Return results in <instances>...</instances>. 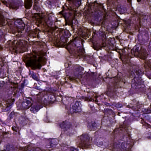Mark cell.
<instances>
[{"label": "cell", "mask_w": 151, "mask_h": 151, "mask_svg": "<svg viewBox=\"0 0 151 151\" xmlns=\"http://www.w3.org/2000/svg\"><path fill=\"white\" fill-rule=\"evenodd\" d=\"M106 13L103 4L94 1L86 4L83 12V17L86 22L91 25L99 26L102 24Z\"/></svg>", "instance_id": "obj_1"}, {"label": "cell", "mask_w": 151, "mask_h": 151, "mask_svg": "<svg viewBox=\"0 0 151 151\" xmlns=\"http://www.w3.org/2000/svg\"><path fill=\"white\" fill-rule=\"evenodd\" d=\"M22 58L26 67L33 70L40 69L46 64L47 61L44 56L39 55L32 51L24 54Z\"/></svg>", "instance_id": "obj_2"}, {"label": "cell", "mask_w": 151, "mask_h": 151, "mask_svg": "<svg viewBox=\"0 0 151 151\" xmlns=\"http://www.w3.org/2000/svg\"><path fill=\"white\" fill-rule=\"evenodd\" d=\"M29 46L27 41L22 40L9 41L5 44L7 50L14 54L22 53L28 51Z\"/></svg>", "instance_id": "obj_3"}, {"label": "cell", "mask_w": 151, "mask_h": 151, "mask_svg": "<svg viewBox=\"0 0 151 151\" xmlns=\"http://www.w3.org/2000/svg\"><path fill=\"white\" fill-rule=\"evenodd\" d=\"M83 41L80 37L73 38L67 46L70 47L68 49L69 52L74 57H81L84 56L85 51L83 47Z\"/></svg>", "instance_id": "obj_4"}, {"label": "cell", "mask_w": 151, "mask_h": 151, "mask_svg": "<svg viewBox=\"0 0 151 151\" xmlns=\"http://www.w3.org/2000/svg\"><path fill=\"white\" fill-rule=\"evenodd\" d=\"M117 17L116 14L111 9L106 12L102 24L103 27L106 32L109 33L112 32L117 27Z\"/></svg>", "instance_id": "obj_5"}, {"label": "cell", "mask_w": 151, "mask_h": 151, "mask_svg": "<svg viewBox=\"0 0 151 151\" xmlns=\"http://www.w3.org/2000/svg\"><path fill=\"white\" fill-rule=\"evenodd\" d=\"M92 37L89 40L92 47L98 50L105 47L106 40V35L102 31H95L93 32Z\"/></svg>", "instance_id": "obj_6"}, {"label": "cell", "mask_w": 151, "mask_h": 151, "mask_svg": "<svg viewBox=\"0 0 151 151\" xmlns=\"http://www.w3.org/2000/svg\"><path fill=\"white\" fill-rule=\"evenodd\" d=\"M32 18L35 24L45 32H52L55 29L54 27H50L45 21L42 13H34L32 16Z\"/></svg>", "instance_id": "obj_7"}, {"label": "cell", "mask_w": 151, "mask_h": 151, "mask_svg": "<svg viewBox=\"0 0 151 151\" xmlns=\"http://www.w3.org/2000/svg\"><path fill=\"white\" fill-rule=\"evenodd\" d=\"M77 29L76 32L77 35L85 40L86 39L90 36L91 32V29L83 26H80Z\"/></svg>", "instance_id": "obj_8"}, {"label": "cell", "mask_w": 151, "mask_h": 151, "mask_svg": "<svg viewBox=\"0 0 151 151\" xmlns=\"http://www.w3.org/2000/svg\"><path fill=\"white\" fill-rule=\"evenodd\" d=\"M32 50L47 52V47L45 43L40 41L33 42L32 44Z\"/></svg>", "instance_id": "obj_9"}, {"label": "cell", "mask_w": 151, "mask_h": 151, "mask_svg": "<svg viewBox=\"0 0 151 151\" xmlns=\"http://www.w3.org/2000/svg\"><path fill=\"white\" fill-rule=\"evenodd\" d=\"M135 56L142 60H145L148 55L146 50L143 47H141L139 52Z\"/></svg>", "instance_id": "obj_10"}, {"label": "cell", "mask_w": 151, "mask_h": 151, "mask_svg": "<svg viewBox=\"0 0 151 151\" xmlns=\"http://www.w3.org/2000/svg\"><path fill=\"white\" fill-rule=\"evenodd\" d=\"M40 30L37 28L29 30L28 33V37L30 38H38Z\"/></svg>", "instance_id": "obj_11"}, {"label": "cell", "mask_w": 151, "mask_h": 151, "mask_svg": "<svg viewBox=\"0 0 151 151\" xmlns=\"http://www.w3.org/2000/svg\"><path fill=\"white\" fill-rule=\"evenodd\" d=\"M68 1L69 4L70 8L73 10L77 9L81 4V1Z\"/></svg>", "instance_id": "obj_12"}, {"label": "cell", "mask_w": 151, "mask_h": 151, "mask_svg": "<svg viewBox=\"0 0 151 151\" xmlns=\"http://www.w3.org/2000/svg\"><path fill=\"white\" fill-rule=\"evenodd\" d=\"M32 1L26 0L24 1V6L26 9H30L32 5Z\"/></svg>", "instance_id": "obj_13"}, {"label": "cell", "mask_w": 151, "mask_h": 151, "mask_svg": "<svg viewBox=\"0 0 151 151\" xmlns=\"http://www.w3.org/2000/svg\"><path fill=\"white\" fill-rule=\"evenodd\" d=\"M144 66L146 70H151V61L150 60H146L145 62Z\"/></svg>", "instance_id": "obj_14"}, {"label": "cell", "mask_w": 151, "mask_h": 151, "mask_svg": "<svg viewBox=\"0 0 151 151\" xmlns=\"http://www.w3.org/2000/svg\"><path fill=\"white\" fill-rule=\"evenodd\" d=\"M5 23V19L4 17L2 14L1 12H0V26L1 27Z\"/></svg>", "instance_id": "obj_15"}, {"label": "cell", "mask_w": 151, "mask_h": 151, "mask_svg": "<svg viewBox=\"0 0 151 151\" xmlns=\"http://www.w3.org/2000/svg\"><path fill=\"white\" fill-rule=\"evenodd\" d=\"M3 50V47L1 45H0V51H2Z\"/></svg>", "instance_id": "obj_16"}]
</instances>
